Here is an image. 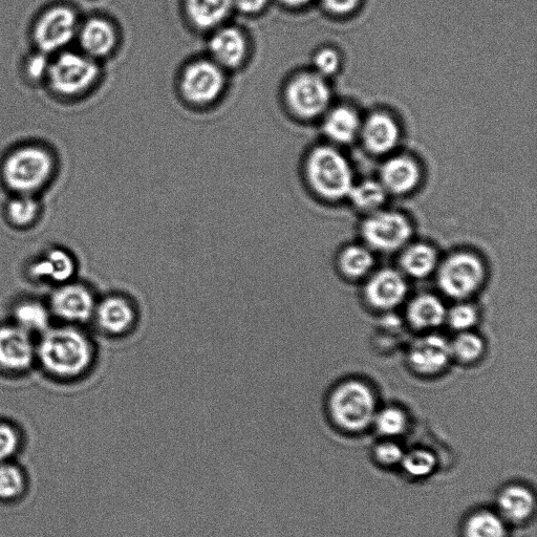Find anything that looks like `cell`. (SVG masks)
<instances>
[{
  "mask_svg": "<svg viewBox=\"0 0 537 537\" xmlns=\"http://www.w3.org/2000/svg\"><path fill=\"white\" fill-rule=\"evenodd\" d=\"M97 359L96 342L82 327H51L36 342V363L57 381L73 382L87 377Z\"/></svg>",
  "mask_w": 537,
  "mask_h": 537,
  "instance_id": "1",
  "label": "cell"
},
{
  "mask_svg": "<svg viewBox=\"0 0 537 537\" xmlns=\"http://www.w3.org/2000/svg\"><path fill=\"white\" fill-rule=\"evenodd\" d=\"M57 162L44 145L28 143L10 150L0 165V178L13 195L38 197L56 174Z\"/></svg>",
  "mask_w": 537,
  "mask_h": 537,
  "instance_id": "2",
  "label": "cell"
},
{
  "mask_svg": "<svg viewBox=\"0 0 537 537\" xmlns=\"http://www.w3.org/2000/svg\"><path fill=\"white\" fill-rule=\"evenodd\" d=\"M101 74L100 62L68 49L51 56L45 84L55 97L75 100L91 93Z\"/></svg>",
  "mask_w": 537,
  "mask_h": 537,
  "instance_id": "3",
  "label": "cell"
},
{
  "mask_svg": "<svg viewBox=\"0 0 537 537\" xmlns=\"http://www.w3.org/2000/svg\"><path fill=\"white\" fill-rule=\"evenodd\" d=\"M305 176L316 195L330 201L348 198L355 183L349 160L328 145L311 150L305 162Z\"/></svg>",
  "mask_w": 537,
  "mask_h": 537,
  "instance_id": "4",
  "label": "cell"
},
{
  "mask_svg": "<svg viewBox=\"0 0 537 537\" xmlns=\"http://www.w3.org/2000/svg\"><path fill=\"white\" fill-rule=\"evenodd\" d=\"M228 74L208 56L192 59L180 72L179 94L187 105L195 109H208L224 96Z\"/></svg>",
  "mask_w": 537,
  "mask_h": 537,
  "instance_id": "5",
  "label": "cell"
},
{
  "mask_svg": "<svg viewBox=\"0 0 537 537\" xmlns=\"http://www.w3.org/2000/svg\"><path fill=\"white\" fill-rule=\"evenodd\" d=\"M284 100L297 119L310 121L324 116L330 109L332 91L328 79L313 70L298 72L286 82Z\"/></svg>",
  "mask_w": 537,
  "mask_h": 537,
  "instance_id": "6",
  "label": "cell"
},
{
  "mask_svg": "<svg viewBox=\"0 0 537 537\" xmlns=\"http://www.w3.org/2000/svg\"><path fill=\"white\" fill-rule=\"evenodd\" d=\"M334 421L349 432H360L374 422L376 398L367 385L351 381L338 386L330 400Z\"/></svg>",
  "mask_w": 537,
  "mask_h": 537,
  "instance_id": "7",
  "label": "cell"
},
{
  "mask_svg": "<svg viewBox=\"0 0 537 537\" xmlns=\"http://www.w3.org/2000/svg\"><path fill=\"white\" fill-rule=\"evenodd\" d=\"M81 20L70 7L56 6L42 13L32 29L35 50L49 56L70 49Z\"/></svg>",
  "mask_w": 537,
  "mask_h": 537,
  "instance_id": "8",
  "label": "cell"
},
{
  "mask_svg": "<svg viewBox=\"0 0 537 537\" xmlns=\"http://www.w3.org/2000/svg\"><path fill=\"white\" fill-rule=\"evenodd\" d=\"M140 320L137 300L125 292H112L98 299L92 324L107 338L123 339L136 332Z\"/></svg>",
  "mask_w": 537,
  "mask_h": 537,
  "instance_id": "9",
  "label": "cell"
},
{
  "mask_svg": "<svg viewBox=\"0 0 537 537\" xmlns=\"http://www.w3.org/2000/svg\"><path fill=\"white\" fill-rule=\"evenodd\" d=\"M99 297L88 284L72 281L57 286L48 302L52 316L62 325L83 327L92 322Z\"/></svg>",
  "mask_w": 537,
  "mask_h": 537,
  "instance_id": "10",
  "label": "cell"
},
{
  "mask_svg": "<svg viewBox=\"0 0 537 537\" xmlns=\"http://www.w3.org/2000/svg\"><path fill=\"white\" fill-rule=\"evenodd\" d=\"M485 267L478 256L467 252L453 254L441 265L439 286L449 297L463 299L483 284Z\"/></svg>",
  "mask_w": 537,
  "mask_h": 537,
  "instance_id": "11",
  "label": "cell"
},
{
  "mask_svg": "<svg viewBox=\"0 0 537 537\" xmlns=\"http://www.w3.org/2000/svg\"><path fill=\"white\" fill-rule=\"evenodd\" d=\"M413 227L404 214L397 211L378 210L362 224V236L372 248L392 252L410 241Z\"/></svg>",
  "mask_w": 537,
  "mask_h": 537,
  "instance_id": "12",
  "label": "cell"
},
{
  "mask_svg": "<svg viewBox=\"0 0 537 537\" xmlns=\"http://www.w3.org/2000/svg\"><path fill=\"white\" fill-rule=\"evenodd\" d=\"M36 364L34 336L14 322L0 325V373L20 376Z\"/></svg>",
  "mask_w": 537,
  "mask_h": 537,
  "instance_id": "13",
  "label": "cell"
},
{
  "mask_svg": "<svg viewBox=\"0 0 537 537\" xmlns=\"http://www.w3.org/2000/svg\"><path fill=\"white\" fill-rule=\"evenodd\" d=\"M208 57L227 73L242 69L251 54L248 34L240 27L226 24L208 34Z\"/></svg>",
  "mask_w": 537,
  "mask_h": 537,
  "instance_id": "14",
  "label": "cell"
},
{
  "mask_svg": "<svg viewBox=\"0 0 537 537\" xmlns=\"http://www.w3.org/2000/svg\"><path fill=\"white\" fill-rule=\"evenodd\" d=\"M76 42L80 52L101 63L117 52L120 32L109 18L93 16L81 20Z\"/></svg>",
  "mask_w": 537,
  "mask_h": 537,
  "instance_id": "15",
  "label": "cell"
},
{
  "mask_svg": "<svg viewBox=\"0 0 537 537\" xmlns=\"http://www.w3.org/2000/svg\"><path fill=\"white\" fill-rule=\"evenodd\" d=\"M78 264L75 256L63 248H52L39 257L30 267V275L36 281L55 287L74 281Z\"/></svg>",
  "mask_w": 537,
  "mask_h": 537,
  "instance_id": "16",
  "label": "cell"
},
{
  "mask_svg": "<svg viewBox=\"0 0 537 537\" xmlns=\"http://www.w3.org/2000/svg\"><path fill=\"white\" fill-rule=\"evenodd\" d=\"M359 136L372 154L386 155L398 145L400 127L390 114L376 112L362 121Z\"/></svg>",
  "mask_w": 537,
  "mask_h": 537,
  "instance_id": "17",
  "label": "cell"
},
{
  "mask_svg": "<svg viewBox=\"0 0 537 537\" xmlns=\"http://www.w3.org/2000/svg\"><path fill=\"white\" fill-rule=\"evenodd\" d=\"M451 356L450 343L441 336L428 335L416 340L408 353L412 368L424 375H434L446 368Z\"/></svg>",
  "mask_w": 537,
  "mask_h": 537,
  "instance_id": "18",
  "label": "cell"
},
{
  "mask_svg": "<svg viewBox=\"0 0 537 537\" xmlns=\"http://www.w3.org/2000/svg\"><path fill=\"white\" fill-rule=\"evenodd\" d=\"M233 12V0H184V14L190 26L207 34L228 24Z\"/></svg>",
  "mask_w": 537,
  "mask_h": 537,
  "instance_id": "19",
  "label": "cell"
},
{
  "mask_svg": "<svg viewBox=\"0 0 537 537\" xmlns=\"http://www.w3.org/2000/svg\"><path fill=\"white\" fill-rule=\"evenodd\" d=\"M407 294V284L398 271L384 269L373 275L365 287L370 304L380 310L399 306Z\"/></svg>",
  "mask_w": 537,
  "mask_h": 537,
  "instance_id": "20",
  "label": "cell"
},
{
  "mask_svg": "<svg viewBox=\"0 0 537 537\" xmlns=\"http://www.w3.org/2000/svg\"><path fill=\"white\" fill-rule=\"evenodd\" d=\"M421 169L418 163L408 156H394L386 160L380 169L379 182L388 193L405 195L420 183Z\"/></svg>",
  "mask_w": 537,
  "mask_h": 537,
  "instance_id": "21",
  "label": "cell"
},
{
  "mask_svg": "<svg viewBox=\"0 0 537 537\" xmlns=\"http://www.w3.org/2000/svg\"><path fill=\"white\" fill-rule=\"evenodd\" d=\"M31 490V478L18 460L0 463V505L16 506L24 502Z\"/></svg>",
  "mask_w": 537,
  "mask_h": 537,
  "instance_id": "22",
  "label": "cell"
},
{
  "mask_svg": "<svg viewBox=\"0 0 537 537\" xmlns=\"http://www.w3.org/2000/svg\"><path fill=\"white\" fill-rule=\"evenodd\" d=\"M322 131L333 142L348 144L360 134L362 120L350 106H337L322 116Z\"/></svg>",
  "mask_w": 537,
  "mask_h": 537,
  "instance_id": "23",
  "label": "cell"
},
{
  "mask_svg": "<svg viewBox=\"0 0 537 537\" xmlns=\"http://www.w3.org/2000/svg\"><path fill=\"white\" fill-rule=\"evenodd\" d=\"M15 325L31 335H41L51 328L52 313L48 304L38 299L20 300L13 308Z\"/></svg>",
  "mask_w": 537,
  "mask_h": 537,
  "instance_id": "24",
  "label": "cell"
},
{
  "mask_svg": "<svg viewBox=\"0 0 537 537\" xmlns=\"http://www.w3.org/2000/svg\"><path fill=\"white\" fill-rule=\"evenodd\" d=\"M498 505L505 519L520 523L528 520L533 514L535 498L528 488L512 485L501 492Z\"/></svg>",
  "mask_w": 537,
  "mask_h": 537,
  "instance_id": "25",
  "label": "cell"
},
{
  "mask_svg": "<svg viewBox=\"0 0 537 537\" xmlns=\"http://www.w3.org/2000/svg\"><path fill=\"white\" fill-rule=\"evenodd\" d=\"M446 309L441 300L431 294H422L408 306L407 317L418 329H434L446 320Z\"/></svg>",
  "mask_w": 537,
  "mask_h": 537,
  "instance_id": "26",
  "label": "cell"
},
{
  "mask_svg": "<svg viewBox=\"0 0 537 537\" xmlns=\"http://www.w3.org/2000/svg\"><path fill=\"white\" fill-rule=\"evenodd\" d=\"M41 204L36 196L13 195L5 207L8 224L24 230L33 227L40 219Z\"/></svg>",
  "mask_w": 537,
  "mask_h": 537,
  "instance_id": "27",
  "label": "cell"
},
{
  "mask_svg": "<svg viewBox=\"0 0 537 537\" xmlns=\"http://www.w3.org/2000/svg\"><path fill=\"white\" fill-rule=\"evenodd\" d=\"M400 263L406 274L415 278H423L436 269L438 255L431 246L415 244L403 252Z\"/></svg>",
  "mask_w": 537,
  "mask_h": 537,
  "instance_id": "28",
  "label": "cell"
},
{
  "mask_svg": "<svg viewBox=\"0 0 537 537\" xmlns=\"http://www.w3.org/2000/svg\"><path fill=\"white\" fill-rule=\"evenodd\" d=\"M388 195L379 181L365 180L354 183L348 198L356 208L372 213L380 210Z\"/></svg>",
  "mask_w": 537,
  "mask_h": 537,
  "instance_id": "29",
  "label": "cell"
},
{
  "mask_svg": "<svg viewBox=\"0 0 537 537\" xmlns=\"http://www.w3.org/2000/svg\"><path fill=\"white\" fill-rule=\"evenodd\" d=\"M25 445L23 428L11 420L0 418V463L18 460Z\"/></svg>",
  "mask_w": 537,
  "mask_h": 537,
  "instance_id": "30",
  "label": "cell"
},
{
  "mask_svg": "<svg viewBox=\"0 0 537 537\" xmlns=\"http://www.w3.org/2000/svg\"><path fill=\"white\" fill-rule=\"evenodd\" d=\"M465 537H506V527L498 514L480 511L466 522Z\"/></svg>",
  "mask_w": 537,
  "mask_h": 537,
  "instance_id": "31",
  "label": "cell"
},
{
  "mask_svg": "<svg viewBox=\"0 0 537 537\" xmlns=\"http://www.w3.org/2000/svg\"><path fill=\"white\" fill-rule=\"evenodd\" d=\"M343 273L352 278H359L369 273L374 266L371 251L361 246H350L342 251L339 260Z\"/></svg>",
  "mask_w": 537,
  "mask_h": 537,
  "instance_id": "32",
  "label": "cell"
},
{
  "mask_svg": "<svg viewBox=\"0 0 537 537\" xmlns=\"http://www.w3.org/2000/svg\"><path fill=\"white\" fill-rule=\"evenodd\" d=\"M401 464L407 474L423 478L432 474L436 468L437 460L431 451L414 449L410 453L404 454Z\"/></svg>",
  "mask_w": 537,
  "mask_h": 537,
  "instance_id": "33",
  "label": "cell"
},
{
  "mask_svg": "<svg viewBox=\"0 0 537 537\" xmlns=\"http://www.w3.org/2000/svg\"><path fill=\"white\" fill-rule=\"evenodd\" d=\"M451 354L465 362L480 358L484 352V341L478 335L469 331L460 332L453 343H450Z\"/></svg>",
  "mask_w": 537,
  "mask_h": 537,
  "instance_id": "34",
  "label": "cell"
},
{
  "mask_svg": "<svg viewBox=\"0 0 537 537\" xmlns=\"http://www.w3.org/2000/svg\"><path fill=\"white\" fill-rule=\"evenodd\" d=\"M374 422L377 431L386 437L401 435L406 428L407 418L398 407H385L376 414Z\"/></svg>",
  "mask_w": 537,
  "mask_h": 537,
  "instance_id": "35",
  "label": "cell"
},
{
  "mask_svg": "<svg viewBox=\"0 0 537 537\" xmlns=\"http://www.w3.org/2000/svg\"><path fill=\"white\" fill-rule=\"evenodd\" d=\"M51 56L38 52L29 55L24 64L25 79L31 83H44L47 78Z\"/></svg>",
  "mask_w": 537,
  "mask_h": 537,
  "instance_id": "36",
  "label": "cell"
},
{
  "mask_svg": "<svg viewBox=\"0 0 537 537\" xmlns=\"http://www.w3.org/2000/svg\"><path fill=\"white\" fill-rule=\"evenodd\" d=\"M341 58L339 53L332 48H321L313 56V71L329 79L340 69Z\"/></svg>",
  "mask_w": 537,
  "mask_h": 537,
  "instance_id": "37",
  "label": "cell"
},
{
  "mask_svg": "<svg viewBox=\"0 0 537 537\" xmlns=\"http://www.w3.org/2000/svg\"><path fill=\"white\" fill-rule=\"evenodd\" d=\"M446 320L454 330L465 332L476 325L478 312L468 304H459L446 313Z\"/></svg>",
  "mask_w": 537,
  "mask_h": 537,
  "instance_id": "38",
  "label": "cell"
},
{
  "mask_svg": "<svg viewBox=\"0 0 537 537\" xmlns=\"http://www.w3.org/2000/svg\"><path fill=\"white\" fill-rule=\"evenodd\" d=\"M403 456V450L394 442H383L375 449L376 460L384 466L401 464Z\"/></svg>",
  "mask_w": 537,
  "mask_h": 537,
  "instance_id": "39",
  "label": "cell"
},
{
  "mask_svg": "<svg viewBox=\"0 0 537 537\" xmlns=\"http://www.w3.org/2000/svg\"><path fill=\"white\" fill-rule=\"evenodd\" d=\"M234 11L245 16H257L264 13L269 0H233Z\"/></svg>",
  "mask_w": 537,
  "mask_h": 537,
  "instance_id": "40",
  "label": "cell"
},
{
  "mask_svg": "<svg viewBox=\"0 0 537 537\" xmlns=\"http://www.w3.org/2000/svg\"><path fill=\"white\" fill-rule=\"evenodd\" d=\"M327 11L345 15L353 12L359 5L360 0H321Z\"/></svg>",
  "mask_w": 537,
  "mask_h": 537,
  "instance_id": "41",
  "label": "cell"
},
{
  "mask_svg": "<svg viewBox=\"0 0 537 537\" xmlns=\"http://www.w3.org/2000/svg\"><path fill=\"white\" fill-rule=\"evenodd\" d=\"M278 2L286 8L298 9L307 6L312 0H278Z\"/></svg>",
  "mask_w": 537,
  "mask_h": 537,
  "instance_id": "42",
  "label": "cell"
}]
</instances>
